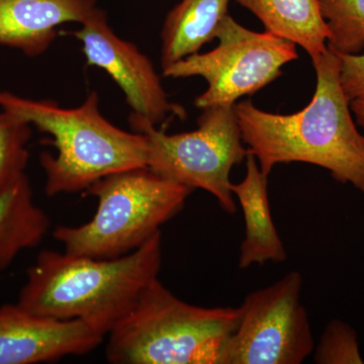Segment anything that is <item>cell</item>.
Segmentation results:
<instances>
[{"mask_svg": "<svg viewBox=\"0 0 364 364\" xmlns=\"http://www.w3.org/2000/svg\"><path fill=\"white\" fill-rule=\"evenodd\" d=\"M312 61L317 85L301 111L272 114L250 100L234 105L242 139L267 176L282 163H308L364 193V136L340 82L338 57L328 49Z\"/></svg>", "mask_w": 364, "mask_h": 364, "instance_id": "6da1fadb", "label": "cell"}, {"mask_svg": "<svg viewBox=\"0 0 364 364\" xmlns=\"http://www.w3.org/2000/svg\"><path fill=\"white\" fill-rule=\"evenodd\" d=\"M162 251L161 231L112 259L43 250L26 272L16 304L42 317L81 321L105 338L158 279Z\"/></svg>", "mask_w": 364, "mask_h": 364, "instance_id": "7a4b0ae2", "label": "cell"}, {"mask_svg": "<svg viewBox=\"0 0 364 364\" xmlns=\"http://www.w3.org/2000/svg\"><path fill=\"white\" fill-rule=\"evenodd\" d=\"M0 109L51 136L48 142L56 154L43 152L40 156L47 196L85 191L105 176L147 167V136L107 121L100 112L97 91H90L78 107L67 109L52 100L0 90Z\"/></svg>", "mask_w": 364, "mask_h": 364, "instance_id": "3957f363", "label": "cell"}, {"mask_svg": "<svg viewBox=\"0 0 364 364\" xmlns=\"http://www.w3.org/2000/svg\"><path fill=\"white\" fill-rule=\"evenodd\" d=\"M239 308H203L182 301L159 279L107 334L112 364H220Z\"/></svg>", "mask_w": 364, "mask_h": 364, "instance_id": "277c9868", "label": "cell"}, {"mask_svg": "<svg viewBox=\"0 0 364 364\" xmlns=\"http://www.w3.org/2000/svg\"><path fill=\"white\" fill-rule=\"evenodd\" d=\"M193 191L148 167L117 172L86 189L85 195L98 203L92 219L78 227H56L53 237L70 255L122 257L161 231L183 210Z\"/></svg>", "mask_w": 364, "mask_h": 364, "instance_id": "5b68a950", "label": "cell"}, {"mask_svg": "<svg viewBox=\"0 0 364 364\" xmlns=\"http://www.w3.org/2000/svg\"><path fill=\"white\" fill-rule=\"evenodd\" d=\"M202 111L196 130L173 135L145 122H129L132 130L147 136L151 171L193 191H208L225 212L233 215L237 207L230 174L246 160L248 148L234 107L215 105Z\"/></svg>", "mask_w": 364, "mask_h": 364, "instance_id": "8992f818", "label": "cell"}, {"mask_svg": "<svg viewBox=\"0 0 364 364\" xmlns=\"http://www.w3.org/2000/svg\"><path fill=\"white\" fill-rule=\"evenodd\" d=\"M212 51L196 53L163 70L165 77L200 76L208 88L195 100L198 109L234 107L238 100L270 85L282 68L299 58L296 45L272 33H257L237 23L230 14L223 21Z\"/></svg>", "mask_w": 364, "mask_h": 364, "instance_id": "52a82bcc", "label": "cell"}, {"mask_svg": "<svg viewBox=\"0 0 364 364\" xmlns=\"http://www.w3.org/2000/svg\"><path fill=\"white\" fill-rule=\"evenodd\" d=\"M303 277L294 270L247 294L220 364H301L315 348L301 303Z\"/></svg>", "mask_w": 364, "mask_h": 364, "instance_id": "ba28073f", "label": "cell"}, {"mask_svg": "<svg viewBox=\"0 0 364 364\" xmlns=\"http://www.w3.org/2000/svg\"><path fill=\"white\" fill-rule=\"evenodd\" d=\"M80 25L68 33L82 44L86 65L107 72L123 91L132 109L129 119L157 127L168 117L186 119L183 107L170 102L149 57L114 33L104 9L97 7Z\"/></svg>", "mask_w": 364, "mask_h": 364, "instance_id": "9c48e42d", "label": "cell"}, {"mask_svg": "<svg viewBox=\"0 0 364 364\" xmlns=\"http://www.w3.org/2000/svg\"><path fill=\"white\" fill-rule=\"evenodd\" d=\"M104 339L79 320L42 317L18 304L0 306V364L55 363L90 353Z\"/></svg>", "mask_w": 364, "mask_h": 364, "instance_id": "30bf717a", "label": "cell"}, {"mask_svg": "<svg viewBox=\"0 0 364 364\" xmlns=\"http://www.w3.org/2000/svg\"><path fill=\"white\" fill-rule=\"evenodd\" d=\"M97 0H0V46L38 57L50 49L64 23H81Z\"/></svg>", "mask_w": 364, "mask_h": 364, "instance_id": "8fae6325", "label": "cell"}, {"mask_svg": "<svg viewBox=\"0 0 364 364\" xmlns=\"http://www.w3.org/2000/svg\"><path fill=\"white\" fill-rule=\"evenodd\" d=\"M231 191L240 203L245 221L239 267L243 269L253 264L284 262L287 254L272 220L268 176L261 171L257 160L250 153L246 158L245 177L239 183H232Z\"/></svg>", "mask_w": 364, "mask_h": 364, "instance_id": "7c38bea8", "label": "cell"}, {"mask_svg": "<svg viewBox=\"0 0 364 364\" xmlns=\"http://www.w3.org/2000/svg\"><path fill=\"white\" fill-rule=\"evenodd\" d=\"M262 23L264 32L303 48L311 59L328 51L330 31L318 0H237Z\"/></svg>", "mask_w": 364, "mask_h": 364, "instance_id": "4fadbf2b", "label": "cell"}, {"mask_svg": "<svg viewBox=\"0 0 364 364\" xmlns=\"http://www.w3.org/2000/svg\"><path fill=\"white\" fill-rule=\"evenodd\" d=\"M231 0H181L167 14L161 31L162 70L200 53L215 39Z\"/></svg>", "mask_w": 364, "mask_h": 364, "instance_id": "5bb4252c", "label": "cell"}, {"mask_svg": "<svg viewBox=\"0 0 364 364\" xmlns=\"http://www.w3.org/2000/svg\"><path fill=\"white\" fill-rule=\"evenodd\" d=\"M51 221L35 203L28 176L0 196V272L18 254L37 247L49 232Z\"/></svg>", "mask_w": 364, "mask_h": 364, "instance_id": "9a60e30c", "label": "cell"}, {"mask_svg": "<svg viewBox=\"0 0 364 364\" xmlns=\"http://www.w3.org/2000/svg\"><path fill=\"white\" fill-rule=\"evenodd\" d=\"M330 31L328 49L359 54L364 49V0H318Z\"/></svg>", "mask_w": 364, "mask_h": 364, "instance_id": "2e32d148", "label": "cell"}, {"mask_svg": "<svg viewBox=\"0 0 364 364\" xmlns=\"http://www.w3.org/2000/svg\"><path fill=\"white\" fill-rule=\"evenodd\" d=\"M32 126L0 109V196L26 176Z\"/></svg>", "mask_w": 364, "mask_h": 364, "instance_id": "e0dca14e", "label": "cell"}, {"mask_svg": "<svg viewBox=\"0 0 364 364\" xmlns=\"http://www.w3.org/2000/svg\"><path fill=\"white\" fill-rule=\"evenodd\" d=\"M313 353L314 361L317 364L363 363L355 330L337 318L326 326Z\"/></svg>", "mask_w": 364, "mask_h": 364, "instance_id": "ac0fdd59", "label": "cell"}, {"mask_svg": "<svg viewBox=\"0 0 364 364\" xmlns=\"http://www.w3.org/2000/svg\"><path fill=\"white\" fill-rule=\"evenodd\" d=\"M340 82L349 102H364V53L339 54Z\"/></svg>", "mask_w": 364, "mask_h": 364, "instance_id": "d6986e66", "label": "cell"}, {"mask_svg": "<svg viewBox=\"0 0 364 364\" xmlns=\"http://www.w3.org/2000/svg\"><path fill=\"white\" fill-rule=\"evenodd\" d=\"M351 112L355 116L356 123L364 130V102L363 100H353L350 102Z\"/></svg>", "mask_w": 364, "mask_h": 364, "instance_id": "ffe728a7", "label": "cell"}]
</instances>
